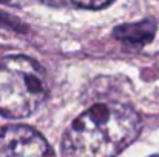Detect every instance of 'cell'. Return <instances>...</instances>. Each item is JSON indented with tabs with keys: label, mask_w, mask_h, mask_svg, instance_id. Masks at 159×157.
<instances>
[{
	"label": "cell",
	"mask_w": 159,
	"mask_h": 157,
	"mask_svg": "<svg viewBox=\"0 0 159 157\" xmlns=\"http://www.w3.org/2000/svg\"><path fill=\"white\" fill-rule=\"evenodd\" d=\"M156 26L152 20H144L139 23H130V25H120L114 29V37L122 40L124 43L133 45V46H142L148 43L155 36Z\"/></svg>",
	"instance_id": "obj_4"
},
{
	"label": "cell",
	"mask_w": 159,
	"mask_h": 157,
	"mask_svg": "<svg viewBox=\"0 0 159 157\" xmlns=\"http://www.w3.org/2000/svg\"><path fill=\"white\" fill-rule=\"evenodd\" d=\"M48 94L45 69L26 55L0 59V114L8 119L31 116Z\"/></svg>",
	"instance_id": "obj_2"
},
{
	"label": "cell",
	"mask_w": 159,
	"mask_h": 157,
	"mask_svg": "<svg viewBox=\"0 0 159 157\" xmlns=\"http://www.w3.org/2000/svg\"><path fill=\"white\" fill-rule=\"evenodd\" d=\"M0 157H54V154L36 129L11 125L0 128Z\"/></svg>",
	"instance_id": "obj_3"
},
{
	"label": "cell",
	"mask_w": 159,
	"mask_h": 157,
	"mask_svg": "<svg viewBox=\"0 0 159 157\" xmlns=\"http://www.w3.org/2000/svg\"><path fill=\"white\" fill-rule=\"evenodd\" d=\"M47 5L59 8H82V9H101L114 0H40Z\"/></svg>",
	"instance_id": "obj_5"
},
{
	"label": "cell",
	"mask_w": 159,
	"mask_h": 157,
	"mask_svg": "<svg viewBox=\"0 0 159 157\" xmlns=\"http://www.w3.org/2000/svg\"><path fill=\"white\" fill-rule=\"evenodd\" d=\"M153 157H159V156H153Z\"/></svg>",
	"instance_id": "obj_6"
},
{
	"label": "cell",
	"mask_w": 159,
	"mask_h": 157,
	"mask_svg": "<svg viewBox=\"0 0 159 157\" xmlns=\"http://www.w3.org/2000/svg\"><path fill=\"white\" fill-rule=\"evenodd\" d=\"M141 131V119L128 105L102 102L82 112L66 129L62 157H116Z\"/></svg>",
	"instance_id": "obj_1"
}]
</instances>
